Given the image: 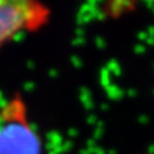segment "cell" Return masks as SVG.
Returning <instances> with one entry per match:
<instances>
[{
    "instance_id": "4",
    "label": "cell",
    "mask_w": 154,
    "mask_h": 154,
    "mask_svg": "<svg viewBox=\"0 0 154 154\" xmlns=\"http://www.w3.org/2000/svg\"><path fill=\"white\" fill-rule=\"evenodd\" d=\"M2 98H3V94H2V92H0V100H2Z\"/></svg>"
},
{
    "instance_id": "2",
    "label": "cell",
    "mask_w": 154,
    "mask_h": 154,
    "mask_svg": "<svg viewBox=\"0 0 154 154\" xmlns=\"http://www.w3.org/2000/svg\"><path fill=\"white\" fill-rule=\"evenodd\" d=\"M50 10L40 3L27 0H0V46L18 32L34 30L49 18Z\"/></svg>"
},
{
    "instance_id": "3",
    "label": "cell",
    "mask_w": 154,
    "mask_h": 154,
    "mask_svg": "<svg viewBox=\"0 0 154 154\" xmlns=\"http://www.w3.org/2000/svg\"><path fill=\"white\" fill-rule=\"evenodd\" d=\"M33 89H34V85H33L32 83H30V84H29V83L24 84V90H26V91H30V90H33Z\"/></svg>"
},
{
    "instance_id": "1",
    "label": "cell",
    "mask_w": 154,
    "mask_h": 154,
    "mask_svg": "<svg viewBox=\"0 0 154 154\" xmlns=\"http://www.w3.org/2000/svg\"><path fill=\"white\" fill-rule=\"evenodd\" d=\"M0 117V154H40L39 138L26 123L22 101L8 103Z\"/></svg>"
}]
</instances>
